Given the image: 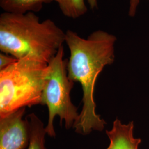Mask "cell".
<instances>
[{
	"mask_svg": "<svg viewBox=\"0 0 149 149\" xmlns=\"http://www.w3.org/2000/svg\"><path fill=\"white\" fill-rule=\"evenodd\" d=\"M48 66L24 58L0 70V118L22 108L41 104Z\"/></svg>",
	"mask_w": 149,
	"mask_h": 149,
	"instance_id": "3957f363",
	"label": "cell"
},
{
	"mask_svg": "<svg viewBox=\"0 0 149 149\" xmlns=\"http://www.w3.org/2000/svg\"><path fill=\"white\" fill-rule=\"evenodd\" d=\"M66 33L52 20L40 21L34 12L0 15V50L17 59L49 64L65 43Z\"/></svg>",
	"mask_w": 149,
	"mask_h": 149,
	"instance_id": "7a4b0ae2",
	"label": "cell"
},
{
	"mask_svg": "<svg viewBox=\"0 0 149 149\" xmlns=\"http://www.w3.org/2000/svg\"><path fill=\"white\" fill-rule=\"evenodd\" d=\"M26 118L30 133L29 144L26 149H47L45 145L47 133L43 122L34 113L28 115Z\"/></svg>",
	"mask_w": 149,
	"mask_h": 149,
	"instance_id": "ba28073f",
	"label": "cell"
},
{
	"mask_svg": "<svg viewBox=\"0 0 149 149\" xmlns=\"http://www.w3.org/2000/svg\"><path fill=\"white\" fill-rule=\"evenodd\" d=\"M55 0H0V6L5 12L14 14H25L38 12L45 4Z\"/></svg>",
	"mask_w": 149,
	"mask_h": 149,
	"instance_id": "52a82bcc",
	"label": "cell"
},
{
	"mask_svg": "<svg viewBox=\"0 0 149 149\" xmlns=\"http://www.w3.org/2000/svg\"><path fill=\"white\" fill-rule=\"evenodd\" d=\"M18 59L10 55L1 52L0 54V70L4 69L7 67L15 63Z\"/></svg>",
	"mask_w": 149,
	"mask_h": 149,
	"instance_id": "30bf717a",
	"label": "cell"
},
{
	"mask_svg": "<svg viewBox=\"0 0 149 149\" xmlns=\"http://www.w3.org/2000/svg\"><path fill=\"white\" fill-rule=\"evenodd\" d=\"M64 16L76 19L83 16L87 11L85 0H55Z\"/></svg>",
	"mask_w": 149,
	"mask_h": 149,
	"instance_id": "9c48e42d",
	"label": "cell"
},
{
	"mask_svg": "<svg viewBox=\"0 0 149 149\" xmlns=\"http://www.w3.org/2000/svg\"><path fill=\"white\" fill-rule=\"evenodd\" d=\"M91 10H95L97 8V0H87Z\"/></svg>",
	"mask_w": 149,
	"mask_h": 149,
	"instance_id": "7c38bea8",
	"label": "cell"
},
{
	"mask_svg": "<svg viewBox=\"0 0 149 149\" xmlns=\"http://www.w3.org/2000/svg\"><path fill=\"white\" fill-rule=\"evenodd\" d=\"M65 33V43L70 52L67 65L68 77L79 82L83 92L82 110L73 129L82 135L93 130L101 132L106 123L96 113L94 91L99 74L106 66L114 61L117 38L102 30L92 32L86 39L70 29Z\"/></svg>",
	"mask_w": 149,
	"mask_h": 149,
	"instance_id": "6da1fadb",
	"label": "cell"
},
{
	"mask_svg": "<svg viewBox=\"0 0 149 149\" xmlns=\"http://www.w3.org/2000/svg\"><path fill=\"white\" fill-rule=\"evenodd\" d=\"M133 130V122L125 124L117 118L111 130L106 132L110 141L106 149H138L141 140L134 137Z\"/></svg>",
	"mask_w": 149,
	"mask_h": 149,
	"instance_id": "8992f818",
	"label": "cell"
},
{
	"mask_svg": "<svg viewBox=\"0 0 149 149\" xmlns=\"http://www.w3.org/2000/svg\"><path fill=\"white\" fill-rule=\"evenodd\" d=\"M140 0H130L128 14L130 17H134L136 15L137 7Z\"/></svg>",
	"mask_w": 149,
	"mask_h": 149,
	"instance_id": "8fae6325",
	"label": "cell"
},
{
	"mask_svg": "<svg viewBox=\"0 0 149 149\" xmlns=\"http://www.w3.org/2000/svg\"><path fill=\"white\" fill-rule=\"evenodd\" d=\"M64 47H61L49 63L48 72L43 90L41 104L48 107L49 118L45 127L47 134L52 138L56 136L54 120L58 116L60 124L64 122L66 129L73 128L80 113L72 103L70 92L74 82L68 75V59H64Z\"/></svg>",
	"mask_w": 149,
	"mask_h": 149,
	"instance_id": "277c9868",
	"label": "cell"
},
{
	"mask_svg": "<svg viewBox=\"0 0 149 149\" xmlns=\"http://www.w3.org/2000/svg\"><path fill=\"white\" fill-rule=\"evenodd\" d=\"M26 107L0 118V149H26L30 140L29 125L23 117Z\"/></svg>",
	"mask_w": 149,
	"mask_h": 149,
	"instance_id": "5b68a950",
	"label": "cell"
}]
</instances>
